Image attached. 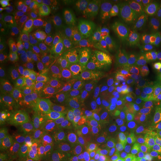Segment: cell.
<instances>
[{"instance_id":"25","label":"cell","mask_w":161,"mask_h":161,"mask_svg":"<svg viewBox=\"0 0 161 161\" xmlns=\"http://www.w3.org/2000/svg\"><path fill=\"white\" fill-rule=\"evenodd\" d=\"M20 146L17 134L11 128L1 131L0 134V154L3 157L8 156Z\"/></svg>"},{"instance_id":"2","label":"cell","mask_w":161,"mask_h":161,"mask_svg":"<svg viewBox=\"0 0 161 161\" xmlns=\"http://www.w3.org/2000/svg\"><path fill=\"white\" fill-rule=\"evenodd\" d=\"M5 54L17 62L18 65H43L35 40L19 35H10L8 49Z\"/></svg>"},{"instance_id":"23","label":"cell","mask_w":161,"mask_h":161,"mask_svg":"<svg viewBox=\"0 0 161 161\" xmlns=\"http://www.w3.org/2000/svg\"><path fill=\"white\" fill-rule=\"evenodd\" d=\"M64 14L60 2H49L42 5L40 15L43 25L46 27H55L56 23Z\"/></svg>"},{"instance_id":"33","label":"cell","mask_w":161,"mask_h":161,"mask_svg":"<svg viewBox=\"0 0 161 161\" xmlns=\"http://www.w3.org/2000/svg\"><path fill=\"white\" fill-rule=\"evenodd\" d=\"M146 161H161V142L155 137L145 146L142 152Z\"/></svg>"},{"instance_id":"29","label":"cell","mask_w":161,"mask_h":161,"mask_svg":"<svg viewBox=\"0 0 161 161\" xmlns=\"http://www.w3.org/2000/svg\"><path fill=\"white\" fill-rule=\"evenodd\" d=\"M0 130H7L14 120V110L11 102L8 99H3L1 96L0 103Z\"/></svg>"},{"instance_id":"42","label":"cell","mask_w":161,"mask_h":161,"mask_svg":"<svg viewBox=\"0 0 161 161\" xmlns=\"http://www.w3.org/2000/svg\"><path fill=\"white\" fill-rule=\"evenodd\" d=\"M57 161H84V159L82 155H69L58 158Z\"/></svg>"},{"instance_id":"39","label":"cell","mask_w":161,"mask_h":161,"mask_svg":"<svg viewBox=\"0 0 161 161\" xmlns=\"http://www.w3.org/2000/svg\"><path fill=\"white\" fill-rule=\"evenodd\" d=\"M154 83V96H155L157 105H158L159 112L161 116V85L158 80H153Z\"/></svg>"},{"instance_id":"43","label":"cell","mask_w":161,"mask_h":161,"mask_svg":"<svg viewBox=\"0 0 161 161\" xmlns=\"http://www.w3.org/2000/svg\"><path fill=\"white\" fill-rule=\"evenodd\" d=\"M9 25H11V20L5 19H0V30H1V32H3V30Z\"/></svg>"},{"instance_id":"20","label":"cell","mask_w":161,"mask_h":161,"mask_svg":"<svg viewBox=\"0 0 161 161\" xmlns=\"http://www.w3.org/2000/svg\"><path fill=\"white\" fill-rule=\"evenodd\" d=\"M73 88V100L72 104L77 111L82 113H91L93 114L98 106V102H96L88 95L82 86L81 83L75 84Z\"/></svg>"},{"instance_id":"32","label":"cell","mask_w":161,"mask_h":161,"mask_svg":"<svg viewBox=\"0 0 161 161\" xmlns=\"http://www.w3.org/2000/svg\"><path fill=\"white\" fill-rule=\"evenodd\" d=\"M102 96H101L100 104L111 101L118 92V86L114 80L106 76L99 75Z\"/></svg>"},{"instance_id":"40","label":"cell","mask_w":161,"mask_h":161,"mask_svg":"<svg viewBox=\"0 0 161 161\" xmlns=\"http://www.w3.org/2000/svg\"><path fill=\"white\" fill-rule=\"evenodd\" d=\"M10 36L8 35L7 32L3 31L0 34V50L2 53H6L8 49V46L9 43Z\"/></svg>"},{"instance_id":"37","label":"cell","mask_w":161,"mask_h":161,"mask_svg":"<svg viewBox=\"0 0 161 161\" xmlns=\"http://www.w3.org/2000/svg\"><path fill=\"white\" fill-rule=\"evenodd\" d=\"M65 129V128L61 124L55 125H44L43 133L46 136V138L52 137L58 135Z\"/></svg>"},{"instance_id":"44","label":"cell","mask_w":161,"mask_h":161,"mask_svg":"<svg viewBox=\"0 0 161 161\" xmlns=\"http://www.w3.org/2000/svg\"><path fill=\"white\" fill-rule=\"evenodd\" d=\"M158 39H159V43H160V49H161V23H160V25L158 26Z\"/></svg>"},{"instance_id":"11","label":"cell","mask_w":161,"mask_h":161,"mask_svg":"<svg viewBox=\"0 0 161 161\" xmlns=\"http://www.w3.org/2000/svg\"><path fill=\"white\" fill-rule=\"evenodd\" d=\"M76 118L84 131L96 136L101 141L103 146L108 141L114 139L112 134L100 123L93 114L77 111Z\"/></svg>"},{"instance_id":"26","label":"cell","mask_w":161,"mask_h":161,"mask_svg":"<svg viewBox=\"0 0 161 161\" xmlns=\"http://www.w3.org/2000/svg\"><path fill=\"white\" fill-rule=\"evenodd\" d=\"M103 147V145L96 136L84 130L80 140V149L82 154L92 156L96 153L102 152Z\"/></svg>"},{"instance_id":"4","label":"cell","mask_w":161,"mask_h":161,"mask_svg":"<svg viewBox=\"0 0 161 161\" xmlns=\"http://www.w3.org/2000/svg\"><path fill=\"white\" fill-rule=\"evenodd\" d=\"M96 24L100 40H119L127 31V22L123 16L110 10L98 11Z\"/></svg>"},{"instance_id":"46","label":"cell","mask_w":161,"mask_h":161,"mask_svg":"<svg viewBox=\"0 0 161 161\" xmlns=\"http://www.w3.org/2000/svg\"><path fill=\"white\" fill-rule=\"evenodd\" d=\"M131 161H146V160H145V159L142 158V154H141L140 157H138V158L134 159V160H132Z\"/></svg>"},{"instance_id":"14","label":"cell","mask_w":161,"mask_h":161,"mask_svg":"<svg viewBox=\"0 0 161 161\" xmlns=\"http://www.w3.org/2000/svg\"><path fill=\"white\" fill-rule=\"evenodd\" d=\"M154 94V83L152 80L146 79L139 84L138 86L136 88L131 110L126 122L134 119L144 109L145 107L152 99Z\"/></svg>"},{"instance_id":"10","label":"cell","mask_w":161,"mask_h":161,"mask_svg":"<svg viewBox=\"0 0 161 161\" xmlns=\"http://www.w3.org/2000/svg\"><path fill=\"white\" fill-rule=\"evenodd\" d=\"M111 70L113 80L118 88L128 85V79L130 73V62L128 52L125 50H120L117 52H112L108 66Z\"/></svg>"},{"instance_id":"41","label":"cell","mask_w":161,"mask_h":161,"mask_svg":"<svg viewBox=\"0 0 161 161\" xmlns=\"http://www.w3.org/2000/svg\"><path fill=\"white\" fill-rule=\"evenodd\" d=\"M86 2L91 4L98 11H102V10L105 9L106 1H104V0H89V1Z\"/></svg>"},{"instance_id":"7","label":"cell","mask_w":161,"mask_h":161,"mask_svg":"<svg viewBox=\"0 0 161 161\" xmlns=\"http://www.w3.org/2000/svg\"><path fill=\"white\" fill-rule=\"evenodd\" d=\"M73 47V40L67 36H62L52 43L47 51L41 56L44 67L49 75L56 74L61 60Z\"/></svg>"},{"instance_id":"6","label":"cell","mask_w":161,"mask_h":161,"mask_svg":"<svg viewBox=\"0 0 161 161\" xmlns=\"http://www.w3.org/2000/svg\"><path fill=\"white\" fill-rule=\"evenodd\" d=\"M138 143L128 135L117 136L104 145L102 152L110 161H131Z\"/></svg>"},{"instance_id":"19","label":"cell","mask_w":161,"mask_h":161,"mask_svg":"<svg viewBox=\"0 0 161 161\" xmlns=\"http://www.w3.org/2000/svg\"><path fill=\"white\" fill-rule=\"evenodd\" d=\"M61 35V32L55 27H42L34 31L35 42L40 57L47 51L52 43L62 37Z\"/></svg>"},{"instance_id":"24","label":"cell","mask_w":161,"mask_h":161,"mask_svg":"<svg viewBox=\"0 0 161 161\" xmlns=\"http://www.w3.org/2000/svg\"><path fill=\"white\" fill-rule=\"evenodd\" d=\"M66 130L69 144L70 155H83L80 149V140L84 130L77 120V118L71 125L66 128Z\"/></svg>"},{"instance_id":"35","label":"cell","mask_w":161,"mask_h":161,"mask_svg":"<svg viewBox=\"0 0 161 161\" xmlns=\"http://www.w3.org/2000/svg\"><path fill=\"white\" fill-rule=\"evenodd\" d=\"M58 111L60 115V123L65 128H67L73 123L76 119V111L73 104H66V105L57 106Z\"/></svg>"},{"instance_id":"31","label":"cell","mask_w":161,"mask_h":161,"mask_svg":"<svg viewBox=\"0 0 161 161\" xmlns=\"http://www.w3.org/2000/svg\"><path fill=\"white\" fill-rule=\"evenodd\" d=\"M41 112L45 125H55L60 122V115L57 107L49 101L46 100Z\"/></svg>"},{"instance_id":"21","label":"cell","mask_w":161,"mask_h":161,"mask_svg":"<svg viewBox=\"0 0 161 161\" xmlns=\"http://www.w3.org/2000/svg\"><path fill=\"white\" fill-rule=\"evenodd\" d=\"M98 39L99 40V37L96 22L87 25H79L73 35V40L77 44L76 46L84 47H90Z\"/></svg>"},{"instance_id":"47","label":"cell","mask_w":161,"mask_h":161,"mask_svg":"<svg viewBox=\"0 0 161 161\" xmlns=\"http://www.w3.org/2000/svg\"><path fill=\"white\" fill-rule=\"evenodd\" d=\"M154 137H155V138L157 139V140H158L160 141V142H161V130H160V132L158 133V134H157V135H156L155 136H154Z\"/></svg>"},{"instance_id":"30","label":"cell","mask_w":161,"mask_h":161,"mask_svg":"<svg viewBox=\"0 0 161 161\" xmlns=\"http://www.w3.org/2000/svg\"><path fill=\"white\" fill-rule=\"evenodd\" d=\"M35 23V17L28 13L17 16L11 19V25H13L16 31L19 34H26L33 31Z\"/></svg>"},{"instance_id":"1","label":"cell","mask_w":161,"mask_h":161,"mask_svg":"<svg viewBox=\"0 0 161 161\" xmlns=\"http://www.w3.org/2000/svg\"><path fill=\"white\" fill-rule=\"evenodd\" d=\"M125 130L137 143L153 139L160 131L161 116L154 94L144 109L134 119L126 122Z\"/></svg>"},{"instance_id":"38","label":"cell","mask_w":161,"mask_h":161,"mask_svg":"<svg viewBox=\"0 0 161 161\" xmlns=\"http://www.w3.org/2000/svg\"><path fill=\"white\" fill-rule=\"evenodd\" d=\"M80 2V1H77V0H66V1H61L60 3L64 13L72 16Z\"/></svg>"},{"instance_id":"18","label":"cell","mask_w":161,"mask_h":161,"mask_svg":"<svg viewBox=\"0 0 161 161\" xmlns=\"http://www.w3.org/2000/svg\"><path fill=\"white\" fill-rule=\"evenodd\" d=\"M105 9L115 11L122 16L129 15L134 19L142 13L144 6L140 1L107 0Z\"/></svg>"},{"instance_id":"12","label":"cell","mask_w":161,"mask_h":161,"mask_svg":"<svg viewBox=\"0 0 161 161\" xmlns=\"http://www.w3.org/2000/svg\"><path fill=\"white\" fill-rule=\"evenodd\" d=\"M93 114L100 123L112 134L114 138L117 137L121 131L125 130L126 122H125L110 107L98 104Z\"/></svg>"},{"instance_id":"15","label":"cell","mask_w":161,"mask_h":161,"mask_svg":"<svg viewBox=\"0 0 161 161\" xmlns=\"http://www.w3.org/2000/svg\"><path fill=\"white\" fill-rule=\"evenodd\" d=\"M112 52L105 46L97 44L86 48L83 53L84 68L94 69L108 66Z\"/></svg>"},{"instance_id":"8","label":"cell","mask_w":161,"mask_h":161,"mask_svg":"<svg viewBox=\"0 0 161 161\" xmlns=\"http://www.w3.org/2000/svg\"><path fill=\"white\" fill-rule=\"evenodd\" d=\"M19 66L21 80L29 90L38 91L49 81V74L43 64H20Z\"/></svg>"},{"instance_id":"13","label":"cell","mask_w":161,"mask_h":161,"mask_svg":"<svg viewBox=\"0 0 161 161\" xmlns=\"http://www.w3.org/2000/svg\"><path fill=\"white\" fill-rule=\"evenodd\" d=\"M72 82L52 79L46 100L55 105L61 106L72 104L73 100V88Z\"/></svg>"},{"instance_id":"28","label":"cell","mask_w":161,"mask_h":161,"mask_svg":"<svg viewBox=\"0 0 161 161\" xmlns=\"http://www.w3.org/2000/svg\"><path fill=\"white\" fill-rule=\"evenodd\" d=\"M23 3L22 0H1L0 8L5 18L14 19L17 16L27 13L23 8Z\"/></svg>"},{"instance_id":"5","label":"cell","mask_w":161,"mask_h":161,"mask_svg":"<svg viewBox=\"0 0 161 161\" xmlns=\"http://www.w3.org/2000/svg\"><path fill=\"white\" fill-rule=\"evenodd\" d=\"M86 48L80 46L72 48L60 61L53 79L72 83L79 78L84 70L83 53Z\"/></svg>"},{"instance_id":"45","label":"cell","mask_w":161,"mask_h":161,"mask_svg":"<svg viewBox=\"0 0 161 161\" xmlns=\"http://www.w3.org/2000/svg\"><path fill=\"white\" fill-rule=\"evenodd\" d=\"M158 69L159 78H158V80H158V81L160 84V85H161V64H160V65H158Z\"/></svg>"},{"instance_id":"16","label":"cell","mask_w":161,"mask_h":161,"mask_svg":"<svg viewBox=\"0 0 161 161\" xmlns=\"http://www.w3.org/2000/svg\"><path fill=\"white\" fill-rule=\"evenodd\" d=\"M20 147L27 154L37 157L46 149V141L43 132H35L25 128Z\"/></svg>"},{"instance_id":"3","label":"cell","mask_w":161,"mask_h":161,"mask_svg":"<svg viewBox=\"0 0 161 161\" xmlns=\"http://www.w3.org/2000/svg\"><path fill=\"white\" fill-rule=\"evenodd\" d=\"M128 52L141 72L148 73L158 67L155 48L148 36L140 35L133 38L129 43Z\"/></svg>"},{"instance_id":"22","label":"cell","mask_w":161,"mask_h":161,"mask_svg":"<svg viewBox=\"0 0 161 161\" xmlns=\"http://www.w3.org/2000/svg\"><path fill=\"white\" fill-rule=\"evenodd\" d=\"M98 11L86 1H80L72 15V19L78 25H87L95 23Z\"/></svg>"},{"instance_id":"36","label":"cell","mask_w":161,"mask_h":161,"mask_svg":"<svg viewBox=\"0 0 161 161\" xmlns=\"http://www.w3.org/2000/svg\"><path fill=\"white\" fill-rule=\"evenodd\" d=\"M78 26L79 25H77L72 19V16L64 13L58 19L55 28L62 34L68 33L70 35H73Z\"/></svg>"},{"instance_id":"27","label":"cell","mask_w":161,"mask_h":161,"mask_svg":"<svg viewBox=\"0 0 161 161\" xmlns=\"http://www.w3.org/2000/svg\"><path fill=\"white\" fill-rule=\"evenodd\" d=\"M50 142L54 152L59 158L70 155V148L66 128L58 135L52 136Z\"/></svg>"},{"instance_id":"17","label":"cell","mask_w":161,"mask_h":161,"mask_svg":"<svg viewBox=\"0 0 161 161\" xmlns=\"http://www.w3.org/2000/svg\"><path fill=\"white\" fill-rule=\"evenodd\" d=\"M136 89L128 85L119 88L118 92L110 101V107L116 113L125 116L128 119L134 101Z\"/></svg>"},{"instance_id":"9","label":"cell","mask_w":161,"mask_h":161,"mask_svg":"<svg viewBox=\"0 0 161 161\" xmlns=\"http://www.w3.org/2000/svg\"><path fill=\"white\" fill-rule=\"evenodd\" d=\"M20 110L26 129L35 132H43L44 122L41 109L29 95L24 96L20 101Z\"/></svg>"},{"instance_id":"34","label":"cell","mask_w":161,"mask_h":161,"mask_svg":"<svg viewBox=\"0 0 161 161\" xmlns=\"http://www.w3.org/2000/svg\"><path fill=\"white\" fill-rule=\"evenodd\" d=\"M84 90L87 92L92 98H93L98 104H100L101 96H102V89H101V83L99 75L97 77H91L89 79L81 83Z\"/></svg>"}]
</instances>
